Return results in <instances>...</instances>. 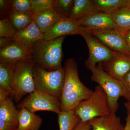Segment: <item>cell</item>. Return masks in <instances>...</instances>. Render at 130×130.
Wrapping results in <instances>:
<instances>
[{
	"instance_id": "obj_1",
	"label": "cell",
	"mask_w": 130,
	"mask_h": 130,
	"mask_svg": "<svg viewBox=\"0 0 130 130\" xmlns=\"http://www.w3.org/2000/svg\"><path fill=\"white\" fill-rule=\"evenodd\" d=\"M65 79L61 98V111L73 110L82 101L87 100L93 91L87 88L79 79L77 65L73 58L64 64Z\"/></svg>"
},
{
	"instance_id": "obj_2",
	"label": "cell",
	"mask_w": 130,
	"mask_h": 130,
	"mask_svg": "<svg viewBox=\"0 0 130 130\" xmlns=\"http://www.w3.org/2000/svg\"><path fill=\"white\" fill-rule=\"evenodd\" d=\"M66 36L54 40L43 39L31 48V59L34 64L48 71L63 68L62 44Z\"/></svg>"
},
{
	"instance_id": "obj_3",
	"label": "cell",
	"mask_w": 130,
	"mask_h": 130,
	"mask_svg": "<svg viewBox=\"0 0 130 130\" xmlns=\"http://www.w3.org/2000/svg\"><path fill=\"white\" fill-rule=\"evenodd\" d=\"M74 112L83 122H89L111 113L106 94L98 85L88 99L82 101L77 106Z\"/></svg>"
},
{
	"instance_id": "obj_4",
	"label": "cell",
	"mask_w": 130,
	"mask_h": 130,
	"mask_svg": "<svg viewBox=\"0 0 130 130\" xmlns=\"http://www.w3.org/2000/svg\"><path fill=\"white\" fill-rule=\"evenodd\" d=\"M33 64L31 58L17 63L12 73L11 81L12 95L16 103L24 96L36 91L33 78Z\"/></svg>"
},
{
	"instance_id": "obj_5",
	"label": "cell",
	"mask_w": 130,
	"mask_h": 130,
	"mask_svg": "<svg viewBox=\"0 0 130 130\" xmlns=\"http://www.w3.org/2000/svg\"><path fill=\"white\" fill-rule=\"evenodd\" d=\"M32 72L37 91L46 93L61 100L65 79L64 68L48 71L34 64Z\"/></svg>"
},
{
	"instance_id": "obj_6",
	"label": "cell",
	"mask_w": 130,
	"mask_h": 130,
	"mask_svg": "<svg viewBox=\"0 0 130 130\" xmlns=\"http://www.w3.org/2000/svg\"><path fill=\"white\" fill-rule=\"evenodd\" d=\"M90 71L91 81L98 84L103 89L107 97L111 112L116 113L119 108V99L124 95L122 82L108 75L100 64Z\"/></svg>"
},
{
	"instance_id": "obj_7",
	"label": "cell",
	"mask_w": 130,
	"mask_h": 130,
	"mask_svg": "<svg viewBox=\"0 0 130 130\" xmlns=\"http://www.w3.org/2000/svg\"><path fill=\"white\" fill-rule=\"evenodd\" d=\"M80 35L84 38L88 48V58L85 62V66L91 70L95 67L97 63L109 60L113 57L114 51L92 36L90 31L81 27Z\"/></svg>"
},
{
	"instance_id": "obj_8",
	"label": "cell",
	"mask_w": 130,
	"mask_h": 130,
	"mask_svg": "<svg viewBox=\"0 0 130 130\" xmlns=\"http://www.w3.org/2000/svg\"><path fill=\"white\" fill-rule=\"evenodd\" d=\"M32 112L46 111L57 113L61 111V100L48 94L36 91L29 94L19 105Z\"/></svg>"
},
{
	"instance_id": "obj_9",
	"label": "cell",
	"mask_w": 130,
	"mask_h": 130,
	"mask_svg": "<svg viewBox=\"0 0 130 130\" xmlns=\"http://www.w3.org/2000/svg\"><path fill=\"white\" fill-rule=\"evenodd\" d=\"M102 43L109 49L130 56V48L122 33L116 29L90 31Z\"/></svg>"
},
{
	"instance_id": "obj_10",
	"label": "cell",
	"mask_w": 130,
	"mask_h": 130,
	"mask_svg": "<svg viewBox=\"0 0 130 130\" xmlns=\"http://www.w3.org/2000/svg\"><path fill=\"white\" fill-rule=\"evenodd\" d=\"M98 64L108 75L120 81L130 71V56L117 51H114L109 60Z\"/></svg>"
},
{
	"instance_id": "obj_11",
	"label": "cell",
	"mask_w": 130,
	"mask_h": 130,
	"mask_svg": "<svg viewBox=\"0 0 130 130\" xmlns=\"http://www.w3.org/2000/svg\"><path fill=\"white\" fill-rule=\"evenodd\" d=\"M31 58V48L13 40L11 44L0 49V63L14 65Z\"/></svg>"
},
{
	"instance_id": "obj_12",
	"label": "cell",
	"mask_w": 130,
	"mask_h": 130,
	"mask_svg": "<svg viewBox=\"0 0 130 130\" xmlns=\"http://www.w3.org/2000/svg\"><path fill=\"white\" fill-rule=\"evenodd\" d=\"M78 25L90 31L117 29L110 14L96 11L77 20Z\"/></svg>"
},
{
	"instance_id": "obj_13",
	"label": "cell",
	"mask_w": 130,
	"mask_h": 130,
	"mask_svg": "<svg viewBox=\"0 0 130 130\" xmlns=\"http://www.w3.org/2000/svg\"><path fill=\"white\" fill-rule=\"evenodd\" d=\"M81 31V26L76 21L61 16L53 26L44 34V39L50 40L68 35H80Z\"/></svg>"
},
{
	"instance_id": "obj_14",
	"label": "cell",
	"mask_w": 130,
	"mask_h": 130,
	"mask_svg": "<svg viewBox=\"0 0 130 130\" xmlns=\"http://www.w3.org/2000/svg\"><path fill=\"white\" fill-rule=\"evenodd\" d=\"M13 38L26 46L31 48L37 42L44 39V34L33 21L25 29L18 31Z\"/></svg>"
},
{
	"instance_id": "obj_15",
	"label": "cell",
	"mask_w": 130,
	"mask_h": 130,
	"mask_svg": "<svg viewBox=\"0 0 130 130\" xmlns=\"http://www.w3.org/2000/svg\"><path fill=\"white\" fill-rule=\"evenodd\" d=\"M90 124L93 130H124L125 128L116 113L95 118L90 121Z\"/></svg>"
},
{
	"instance_id": "obj_16",
	"label": "cell",
	"mask_w": 130,
	"mask_h": 130,
	"mask_svg": "<svg viewBox=\"0 0 130 130\" xmlns=\"http://www.w3.org/2000/svg\"><path fill=\"white\" fill-rule=\"evenodd\" d=\"M42 121L41 118L35 113L22 107L19 111L17 130H39Z\"/></svg>"
},
{
	"instance_id": "obj_17",
	"label": "cell",
	"mask_w": 130,
	"mask_h": 130,
	"mask_svg": "<svg viewBox=\"0 0 130 130\" xmlns=\"http://www.w3.org/2000/svg\"><path fill=\"white\" fill-rule=\"evenodd\" d=\"M60 15L53 9L33 14V21L43 34L48 31L58 20Z\"/></svg>"
},
{
	"instance_id": "obj_18",
	"label": "cell",
	"mask_w": 130,
	"mask_h": 130,
	"mask_svg": "<svg viewBox=\"0 0 130 130\" xmlns=\"http://www.w3.org/2000/svg\"><path fill=\"white\" fill-rule=\"evenodd\" d=\"M96 11L93 0H74L68 17L77 21Z\"/></svg>"
},
{
	"instance_id": "obj_19",
	"label": "cell",
	"mask_w": 130,
	"mask_h": 130,
	"mask_svg": "<svg viewBox=\"0 0 130 130\" xmlns=\"http://www.w3.org/2000/svg\"><path fill=\"white\" fill-rule=\"evenodd\" d=\"M19 113L11 98L0 103V120L18 126Z\"/></svg>"
},
{
	"instance_id": "obj_20",
	"label": "cell",
	"mask_w": 130,
	"mask_h": 130,
	"mask_svg": "<svg viewBox=\"0 0 130 130\" xmlns=\"http://www.w3.org/2000/svg\"><path fill=\"white\" fill-rule=\"evenodd\" d=\"M117 29L121 33L130 30V9L123 7L111 13Z\"/></svg>"
},
{
	"instance_id": "obj_21",
	"label": "cell",
	"mask_w": 130,
	"mask_h": 130,
	"mask_svg": "<svg viewBox=\"0 0 130 130\" xmlns=\"http://www.w3.org/2000/svg\"><path fill=\"white\" fill-rule=\"evenodd\" d=\"M58 115L59 130H74L81 121L73 110L61 111Z\"/></svg>"
},
{
	"instance_id": "obj_22",
	"label": "cell",
	"mask_w": 130,
	"mask_h": 130,
	"mask_svg": "<svg viewBox=\"0 0 130 130\" xmlns=\"http://www.w3.org/2000/svg\"><path fill=\"white\" fill-rule=\"evenodd\" d=\"M93 2L96 11L111 14L125 7V0H93Z\"/></svg>"
},
{
	"instance_id": "obj_23",
	"label": "cell",
	"mask_w": 130,
	"mask_h": 130,
	"mask_svg": "<svg viewBox=\"0 0 130 130\" xmlns=\"http://www.w3.org/2000/svg\"><path fill=\"white\" fill-rule=\"evenodd\" d=\"M15 65L0 63V88L8 91L12 95L11 78Z\"/></svg>"
},
{
	"instance_id": "obj_24",
	"label": "cell",
	"mask_w": 130,
	"mask_h": 130,
	"mask_svg": "<svg viewBox=\"0 0 130 130\" xmlns=\"http://www.w3.org/2000/svg\"><path fill=\"white\" fill-rule=\"evenodd\" d=\"M9 18L18 31L25 29L33 21L32 15L17 13H12Z\"/></svg>"
},
{
	"instance_id": "obj_25",
	"label": "cell",
	"mask_w": 130,
	"mask_h": 130,
	"mask_svg": "<svg viewBox=\"0 0 130 130\" xmlns=\"http://www.w3.org/2000/svg\"><path fill=\"white\" fill-rule=\"evenodd\" d=\"M12 13L33 16L30 0H10Z\"/></svg>"
},
{
	"instance_id": "obj_26",
	"label": "cell",
	"mask_w": 130,
	"mask_h": 130,
	"mask_svg": "<svg viewBox=\"0 0 130 130\" xmlns=\"http://www.w3.org/2000/svg\"><path fill=\"white\" fill-rule=\"evenodd\" d=\"M74 0H53V8L60 15L69 17Z\"/></svg>"
},
{
	"instance_id": "obj_27",
	"label": "cell",
	"mask_w": 130,
	"mask_h": 130,
	"mask_svg": "<svg viewBox=\"0 0 130 130\" xmlns=\"http://www.w3.org/2000/svg\"><path fill=\"white\" fill-rule=\"evenodd\" d=\"M18 30L14 28L9 17L0 20V37L14 38Z\"/></svg>"
},
{
	"instance_id": "obj_28",
	"label": "cell",
	"mask_w": 130,
	"mask_h": 130,
	"mask_svg": "<svg viewBox=\"0 0 130 130\" xmlns=\"http://www.w3.org/2000/svg\"><path fill=\"white\" fill-rule=\"evenodd\" d=\"M33 14L53 9V0H30Z\"/></svg>"
},
{
	"instance_id": "obj_29",
	"label": "cell",
	"mask_w": 130,
	"mask_h": 130,
	"mask_svg": "<svg viewBox=\"0 0 130 130\" xmlns=\"http://www.w3.org/2000/svg\"><path fill=\"white\" fill-rule=\"evenodd\" d=\"M1 19L9 17L12 13L10 0H0Z\"/></svg>"
},
{
	"instance_id": "obj_30",
	"label": "cell",
	"mask_w": 130,
	"mask_h": 130,
	"mask_svg": "<svg viewBox=\"0 0 130 130\" xmlns=\"http://www.w3.org/2000/svg\"><path fill=\"white\" fill-rule=\"evenodd\" d=\"M124 90L123 97L127 102H130V71L121 81Z\"/></svg>"
},
{
	"instance_id": "obj_31",
	"label": "cell",
	"mask_w": 130,
	"mask_h": 130,
	"mask_svg": "<svg viewBox=\"0 0 130 130\" xmlns=\"http://www.w3.org/2000/svg\"><path fill=\"white\" fill-rule=\"evenodd\" d=\"M18 127L16 125L0 120V130H17Z\"/></svg>"
},
{
	"instance_id": "obj_32",
	"label": "cell",
	"mask_w": 130,
	"mask_h": 130,
	"mask_svg": "<svg viewBox=\"0 0 130 130\" xmlns=\"http://www.w3.org/2000/svg\"><path fill=\"white\" fill-rule=\"evenodd\" d=\"M92 129L89 122H83L81 121L78 123L74 130H90Z\"/></svg>"
},
{
	"instance_id": "obj_33",
	"label": "cell",
	"mask_w": 130,
	"mask_h": 130,
	"mask_svg": "<svg viewBox=\"0 0 130 130\" xmlns=\"http://www.w3.org/2000/svg\"><path fill=\"white\" fill-rule=\"evenodd\" d=\"M13 38L0 37V48H2L8 46L13 41Z\"/></svg>"
},
{
	"instance_id": "obj_34",
	"label": "cell",
	"mask_w": 130,
	"mask_h": 130,
	"mask_svg": "<svg viewBox=\"0 0 130 130\" xmlns=\"http://www.w3.org/2000/svg\"><path fill=\"white\" fill-rule=\"evenodd\" d=\"M11 95L12 96L11 94L8 91L0 88V103L3 102Z\"/></svg>"
},
{
	"instance_id": "obj_35",
	"label": "cell",
	"mask_w": 130,
	"mask_h": 130,
	"mask_svg": "<svg viewBox=\"0 0 130 130\" xmlns=\"http://www.w3.org/2000/svg\"><path fill=\"white\" fill-rule=\"evenodd\" d=\"M122 34L126 43L130 48V30Z\"/></svg>"
},
{
	"instance_id": "obj_36",
	"label": "cell",
	"mask_w": 130,
	"mask_h": 130,
	"mask_svg": "<svg viewBox=\"0 0 130 130\" xmlns=\"http://www.w3.org/2000/svg\"><path fill=\"white\" fill-rule=\"evenodd\" d=\"M130 130V113L128 112L127 116L126 118V124L124 130Z\"/></svg>"
},
{
	"instance_id": "obj_37",
	"label": "cell",
	"mask_w": 130,
	"mask_h": 130,
	"mask_svg": "<svg viewBox=\"0 0 130 130\" xmlns=\"http://www.w3.org/2000/svg\"><path fill=\"white\" fill-rule=\"evenodd\" d=\"M125 107L127 110L128 112L130 113V102H126L124 104Z\"/></svg>"
},
{
	"instance_id": "obj_38",
	"label": "cell",
	"mask_w": 130,
	"mask_h": 130,
	"mask_svg": "<svg viewBox=\"0 0 130 130\" xmlns=\"http://www.w3.org/2000/svg\"><path fill=\"white\" fill-rule=\"evenodd\" d=\"M130 9V0H125V6Z\"/></svg>"
}]
</instances>
